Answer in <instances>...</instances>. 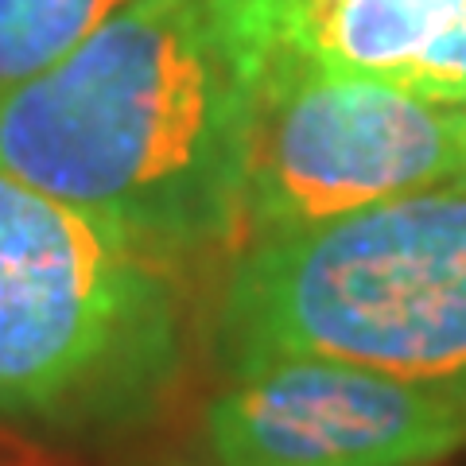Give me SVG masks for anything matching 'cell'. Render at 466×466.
<instances>
[{
  "mask_svg": "<svg viewBox=\"0 0 466 466\" xmlns=\"http://www.w3.org/2000/svg\"><path fill=\"white\" fill-rule=\"evenodd\" d=\"M260 58L226 0H128L0 97V171L179 265L238 249Z\"/></svg>",
  "mask_w": 466,
  "mask_h": 466,
  "instance_id": "6da1fadb",
  "label": "cell"
},
{
  "mask_svg": "<svg viewBox=\"0 0 466 466\" xmlns=\"http://www.w3.org/2000/svg\"><path fill=\"white\" fill-rule=\"evenodd\" d=\"M218 342L233 373L323 358L466 404V183L245 241Z\"/></svg>",
  "mask_w": 466,
  "mask_h": 466,
  "instance_id": "7a4b0ae2",
  "label": "cell"
},
{
  "mask_svg": "<svg viewBox=\"0 0 466 466\" xmlns=\"http://www.w3.org/2000/svg\"><path fill=\"white\" fill-rule=\"evenodd\" d=\"M179 358L171 260L0 171V420L125 424L164 392Z\"/></svg>",
  "mask_w": 466,
  "mask_h": 466,
  "instance_id": "3957f363",
  "label": "cell"
},
{
  "mask_svg": "<svg viewBox=\"0 0 466 466\" xmlns=\"http://www.w3.org/2000/svg\"><path fill=\"white\" fill-rule=\"evenodd\" d=\"M466 183V106L315 66H260L241 241Z\"/></svg>",
  "mask_w": 466,
  "mask_h": 466,
  "instance_id": "277c9868",
  "label": "cell"
},
{
  "mask_svg": "<svg viewBox=\"0 0 466 466\" xmlns=\"http://www.w3.org/2000/svg\"><path fill=\"white\" fill-rule=\"evenodd\" d=\"M218 466H424L466 443V404L323 358L233 373L207 412Z\"/></svg>",
  "mask_w": 466,
  "mask_h": 466,
  "instance_id": "5b68a950",
  "label": "cell"
},
{
  "mask_svg": "<svg viewBox=\"0 0 466 466\" xmlns=\"http://www.w3.org/2000/svg\"><path fill=\"white\" fill-rule=\"evenodd\" d=\"M260 66L291 63L466 106V0H226Z\"/></svg>",
  "mask_w": 466,
  "mask_h": 466,
  "instance_id": "8992f818",
  "label": "cell"
},
{
  "mask_svg": "<svg viewBox=\"0 0 466 466\" xmlns=\"http://www.w3.org/2000/svg\"><path fill=\"white\" fill-rule=\"evenodd\" d=\"M128 0H0V97L82 47Z\"/></svg>",
  "mask_w": 466,
  "mask_h": 466,
  "instance_id": "52a82bcc",
  "label": "cell"
},
{
  "mask_svg": "<svg viewBox=\"0 0 466 466\" xmlns=\"http://www.w3.org/2000/svg\"><path fill=\"white\" fill-rule=\"evenodd\" d=\"M0 466H47V462L27 443L12 440V435H0Z\"/></svg>",
  "mask_w": 466,
  "mask_h": 466,
  "instance_id": "ba28073f",
  "label": "cell"
}]
</instances>
